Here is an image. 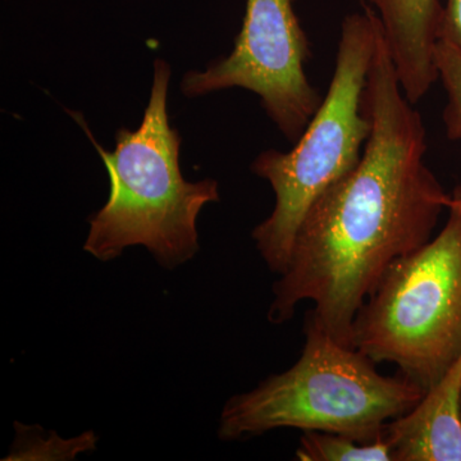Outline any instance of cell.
Instances as JSON below:
<instances>
[{
  "label": "cell",
  "mask_w": 461,
  "mask_h": 461,
  "mask_svg": "<svg viewBox=\"0 0 461 461\" xmlns=\"http://www.w3.org/2000/svg\"><path fill=\"white\" fill-rule=\"evenodd\" d=\"M378 32L372 9L345 17L329 91L304 133L287 153L269 149L251 163V172L268 181L276 195L271 215L251 233L273 273L286 271L311 206L360 162L372 132L363 98Z\"/></svg>",
  "instance_id": "4"
},
{
  "label": "cell",
  "mask_w": 461,
  "mask_h": 461,
  "mask_svg": "<svg viewBox=\"0 0 461 461\" xmlns=\"http://www.w3.org/2000/svg\"><path fill=\"white\" fill-rule=\"evenodd\" d=\"M406 99L417 105L438 80L436 50L444 5L439 0H368Z\"/></svg>",
  "instance_id": "8"
},
{
  "label": "cell",
  "mask_w": 461,
  "mask_h": 461,
  "mask_svg": "<svg viewBox=\"0 0 461 461\" xmlns=\"http://www.w3.org/2000/svg\"><path fill=\"white\" fill-rule=\"evenodd\" d=\"M444 229L391 264L360 306L351 348L429 393L461 351V186Z\"/></svg>",
  "instance_id": "5"
},
{
  "label": "cell",
  "mask_w": 461,
  "mask_h": 461,
  "mask_svg": "<svg viewBox=\"0 0 461 461\" xmlns=\"http://www.w3.org/2000/svg\"><path fill=\"white\" fill-rule=\"evenodd\" d=\"M363 108L372 132L360 162L309 209L268 309V321L282 324L300 303H314L306 320L346 346L388 267L432 239L451 203L424 162L426 127L403 94L381 25Z\"/></svg>",
  "instance_id": "1"
},
{
  "label": "cell",
  "mask_w": 461,
  "mask_h": 461,
  "mask_svg": "<svg viewBox=\"0 0 461 461\" xmlns=\"http://www.w3.org/2000/svg\"><path fill=\"white\" fill-rule=\"evenodd\" d=\"M17 430L14 447L7 460H72L78 454L95 448V433L86 432L75 438H60L56 433L42 436L41 427H26L14 424Z\"/></svg>",
  "instance_id": "10"
},
{
  "label": "cell",
  "mask_w": 461,
  "mask_h": 461,
  "mask_svg": "<svg viewBox=\"0 0 461 461\" xmlns=\"http://www.w3.org/2000/svg\"><path fill=\"white\" fill-rule=\"evenodd\" d=\"M304 335L302 355L290 369L230 397L221 412V439L296 429L368 444L382 438L391 420L408 414L426 395L405 375H382L369 357L339 344L306 318Z\"/></svg>",
  "instance_id": "3"
},
{
  "label": "cell",
  "mask_w": 461,
  "mask_h": 461,
  "mask_svg": "<svg viewBox=\"0 0 461 461\" xmlns=\"http://www.w3.org/2000/svg\"><path fill=\"white\" fill-rule=\"evenodd\" d=\"M171 66L154 63L153 86L138 130H118L114 150L94 139L83 115L68 111L98 151L109 176V198L89 220L84 249L112 262L124 249L147 248L163 268L175 269L198 254L196 221L209 203L220 202L218 182L185 180L181 136L167 113Z\"/></svg>",
  "instance_id": "2"
},
{
  "label": "cell",
  "mask_w": 461,
  "mask_h": 461,
  "mask_svg": "<svg viewBox=\"0 0 461 461\" xmlns=\"http://www.w3.org/2000/svg\"><path fill=\"white\" fill-rule=\"evenodd\" d=\"M436 66L447 99L444 111L446 133L450 140L461 141V50L438 41Z\"/></svg>",
  "instance_id": "11"
},
{
  "label": "cell",
  "mask_w": 461,
  "mask_h": 461,
  "mask_svg": "<svg viewBox=\"0 0 461 461\" xmlns=\"http://www.w3.org/2000/svg\"><path fill=\"white\" fill-rule=\"evenodd\" d=\"M296 0H247L241 32L229 56L182 80L187 98L240 87L257 94L282 135L295 142L321 104L306 76L311 42L295 12Z\"/></svg>",
  "instance_id": "6"
},
{
  "label": "cell",
  "mask_w": 461,
  "mask_h": 461,
  "mask_svg": "<svg viewBox=\"0 0 461 461\" xmlns=\"http://www.w3.org/2000/svg\"><path fill=\"white\" fill-rule=\"evenodd\" d=\"M384 436L393 461H461V351L411 411L387 424Z\"/></svg>",
  "instance_id": "7"
},
{
  "label": "cell",
  "mask_w": 461,
  "mask_h": 461,
  "mask_svg": "<svg viewBox=\"0 0 461 461\" xmlns=\"http://www.w3.org/2000/svg\"><path fill=\"white\" fill-rule=\"evenodd\" d=\"M438 41L461 50V0H446Z\"/></svg>",
  "instance_id": "12"
},
{
  "label": "cell",
  "mask_w": 461,
  "mask_h": 461,
  "mask_svg": "<svg viewBox=\"0 0 461 461\" xmlns=\"http://www.w3.org/2000/svg\"><path fill=\"white\" fill-rule=\"evenodd\" d=\"M296 457L302 461H393V448L384 436L364 444L348 436L318 430L304 432Z\"/></svg>",
  "instance_id": "9"
}]
</instances>
